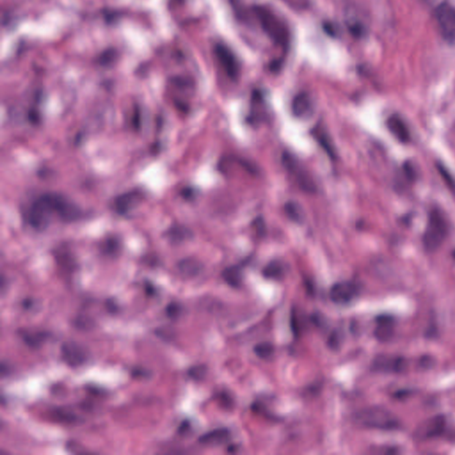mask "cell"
Returning a JSON list of instances; mask_svg holds the SVG:
<instances>
[{"mask_svg":"<svg viewBox=\"0 0 455 455\" xmlns=\"http://www.w3.org/2000/svg\"><path fill=\"white\" fill-rule=\"evenodd\" d=\"M82 211L74 203L62 194L48 192L37 197L28 210L29 224L36 230H45L49 227L54 216L65 222L77 221Z\"/></svg>","mask_w":455,"mask_h":455,"instance_id":"6da1fadb","label":"cell"},{"mask_svg":"<svg viewBox=\"0 0 455 455\" xmlns=\"http://www.w3.org/2000/svg\"><path fill=\"white\" fill-rule=\"evenodd\" d=\"M354 420L365 428L382 430H394L400 427L397 416L381 406H372L358 411L354 416Z\"/></svg>","mask_w":455,"mask_h":455,"instance_id":"7a4b0ae2","label":"cell"},{"mask_svg":"<svg viewBox=\"0 0 455 455\" xmlns=\"http://www.w3.org/2000/svg\"><path fill=\"white\" fill-rule=\"evenodd\" d=\"M448 235V222L443 212L433 209L429 212L426 230L422 237L423 246L428 252H434L440 247Z\"/></svg>","mask_w":455,"mask_h":455,"instance_id":"3957f363","label":"cell"},{"mask_svg":"<svg viewBox=\"0 0 455 455\" xmlns=\"http://www.w3.org/2000/svg\"><path fill=\"white\" fill-rule=\"evenodd\" d=\"M441 36L449 43H455V7L443 3L434 12Z\"/></svg>","mask_w":455,"mask_h":455,"instance_id":"277c9868","label":"cell"},{"mask_svg":"<svg viewBox=\"0 0 455 455\" xmlns=\"http://www.w3.org/2000/svg\"><path fill=\"white\" fill-rule=\"evenodd\" d=\"M256 11L262 27L266 31L268 35L272 37L276 43L285 45L287 43V32L280 19L268 10L258 8Z\"/></svg>","mask_w":455,"mask_h":455,"instance_id":"5b68a950","label":"cell"},{"mask_svg":"<svg viewBox=\"0 0 455 455\" xmlns=\"http://www.w3.org/2000/svg\"><path fill=\"white\" fill-rule=\"evenodd\" d=\"M446 427V417L444 415H436L420 424L415 429V437L420 441L429 440L441 436Z\"/></svg>","mask_w":455,"mask_h":455,"instance_id":"8992f818","label":"cell"},{"mask_svg":"<svg viewBox=\"0 0 455 455\" xmlns=\"http://www.w3.org/2000/svg\"><path fill=\"white\" fill-rule=\"evenodd\" d=\"M61 355L64 362L70 367L84 365L90 356L89 350L82 344L66 342L61 347Z\"/></svg>","mask_w":455,"mask_h":455,"instance_id":"52a82bcc","label":"cell"},{"mask_svg":"<svg viewBox=\"0 0 455 455\" xmlns=\"http://www.w3.org/2000/svg\"><path fill=\"white\" fill-rule=\"evenodd\" d=\"M406 360L400 356L382 355L375 357L373 368L378 372L387 374H399L406 368Z\"/></svg>","mask_w":455,"mask_h":455,"instance_id":"ba28073f","label":"cell"},{"mask_svg":"<svg viewBox=\"0 0 455 455\" xmlns=\"http://www.w3.org/2000/svg\"><path fill=\"white\" fill-rule=\"evenodd\" d=\"M358 294V287L352 282H340L330 290L331 300L340 305L351 302Z\"/></svg>","mask_w":455,"mask_h":455,"instance_id":"9c48e42d","label":"cell"},{"mask_svg":"<svg viewBox=\"0 0 455 455\" xmlns=\"http://www.w3.org/2000/svg\"><path fill=\"white\" fill-rule=\"evenodd\" d=\"M215 53L227 75L233 79L237 78L239 72V63L232 52L225 45H218L215 48Z\"/></svg>","mask_w":455,"mask_h":455,"instance_id":"30bf717a","label":"cell"},{"mask_svg":"<svg viewBox=\"0 0 455 455\" xmlns=\"http://www.w3.org/2000/svg\"><path fill=\"white\" fill-rule=\"evenodd\" d=\"M141 193L136 190L122 194L121 196L115 199V210L119 214L126 215L128 212H131L133 209H136L138 207L141 201Z\"/></svg>","mask_w":455,"mask_h":455,"instance_id":"8fae6325","label":"cell"},{"mask_svg":"<svg viewBox=\"0 0 455 455\" xmlns=\"http://www.w3.org/2000/svg\"><path fill=\"white\" fill-rule=\"evenodd\" d=\"M387 126L388 130L391 132L393 136H395L399 141H401L403 143H406L410 140L409 130L406 126V123L403 121V119L399 116L392 115L388 117Z\"/></svg>","mask_w":455,"mask_h":455,"instance_id":"7c38bea8","label":"cell"},{"mask_svg":"<svg viewBox=\"0 0 455 455\" xmlns=\"http://www.w3.org/2000/svg\"><path fill=\"white\" fill-rule=\"evenodd\" d=\"M377 325L374 330V335L380 342L389 341L394 334V320L387 315H380L377 317Z\"/></svg>","mask_w":455,"mask_h":455,"instance_id":"4fadbf2b","label":"cell"},{"mask_svg":"<svg viewBox=\"0 0 455 455\" xmlns=\"http://www.w3.org/2000/svg\"><path fill=\"white\" fill-rule=\"evenodd\" d=\"M230 433L227 428H216L199 437V443L207 446H220L230 438Z\"/></svg>","mask_w":455,"mask_h":455,"instance_id":"5bb4252c","label":"cell"},{"mask_svg":"<svg viewBox=\"0 0 455 455\" xmlns=\"http://www.w3.org/2000/svg\"><path fill=\"white\" fill-rule=\"evenodd\" d=\"M293 112L297 117H305L311 114L312 110V104H311L310 96L305 93H301L295 96L293 99Z\"/></svg>","mask_w":455,"mask_h":455,"instance_id":"9a60e30c","label":"cell"},{"mask_svg":"<svg viewBox=\"0 0 455 455\" xmlns=\"http://www.w3.org/2000/svg\"><path fill=\"white\" fill-rule=\"evenodd\" d=\"M49 333L45 331H26L22 333L23 342L28 347L38 349L49 338Z\"/></svg>","mask_w":455,"mask_h":455,"instance_id":"2e32d148","label":"cell"},{"mask_svg":"<svg viewBox=\"0 0 455 455\" xmlns=\"http://www.w3.org/2000/svg\"><path fill=\"white\" fill-rule=\"evenodd\" d=\"M202 264L199 261L191 258L184 259L178 263V270L180 274L186 278H193L199 275L202 271Z\"/></svg>","mask_w":455,"mask_h":455,"instance_id":"e0dca14e","label":"cell"},{"mask_svg":"<svg viewBox=\"0 0 455 455\" xmlns=\"http://www.w3.org/2000/svg\"><path fill=\"white\" fill-rule=\"evenodd\" d=\"M223 280L231 287H239L243 281V273L239 266H230L222 273Z\"/></svg>","mask_w":455,"mask_h":455,"instance_id":"ac0fdd59","label":"cell"},{"mask_svg":"<svg viewBox=\"0 0 455 455\" xmlns=\"http://www.w3.org/2000/svg\"><path fill=\"white\" fill-rule=\"evenodd\" d=\"M54 418L64 423H77L80 420V417L69 408H58L54 412Z\"/></svg>","mask_w":455,"mask_h":455,"instance_id":"d6986e66","label":"cell"},{"mask_svg":"<svg viewBox=\"0 0 455 455\" xmlns=\"http://www.w3.org/2000/svg\"><path fill=\"white\" fill-rule=\"evenodd\" d=\"M263 276L267 279L271 280H279L283 277L284 273V269L282 263L280 262H271L263 269Z\"/></svg>","mask_w":455,"mask_h":455,"instance_id":"ffe728a7","label":"cell"},{"mask_svg":"<svg viewBox=\"0 0 455 455\" xmlns=\"http://www.w3.org/2000/svg\"><path fill=\"white\" fill-rule=\"evenodd\" d=\"M284 212L289 219L298 223H302L304 219V212L302 211V208L295 202H287L285 204Z\"/></svg>","mask_w":455,"mask_h":455,"instance_id":"44dd1931","label":"cell"},{"mask_svg":"<svg viewBox=\"0 0 455 455\" xmlns=\"http://www.w3.org/2000/svg\"><path fill=\"white\" fill-rule=\"evenodd\" d=\"M168 237L173 242L180 243L186 239H189L191 237V233L184 227H175L169 231Z\"/></svg>","mask_w":455,"mask_h":455,"instance_id":"7402d4cb","label":"cell"},{"mask_svg":"<svg viewBox=\"0 0 455 455\" xmlns=\"http://www.w3.org/2000/svg\"><path fill=\"white\" fill-rule=\"evenodd\" d=\"M253 350H254V353L256 354L257 356L267 359V358L271 357L273 355L274 346L270 343H259L254 347Z\"/></svg>","mask_w":455,"mask_h":455,"instance_id":"603a6c76","label":"cell"},{"mask_svg":"<svg viewBox=\"0 0 455 455\" xmlns=\"http://www.w3.org/2000/svg\"><path fill=\"white\" fill-rule=\"evenodd\" d=\"M75 325L77 329L88 331L95 326V323L90 316L86 315H77V318L75 319Z\"/></svg>","mask_w":455,"mask_h":455,"instance_id":"cb8c5ba5","label":"cell"},{"mask_svg":"<svg viewBox=\"0 0 455 455\" xmlns=\"http://www.w3.org/2000/svg\"><path fill=\"white\" fill-rule=\"evenodd\" d=\"M207 373H208V369H207L206 365H194L191 368H189V371H188L189 377L193 379L195 381L203 380L205 376L207 375Z\"/></svg>","mask_w":455,"mask_h":455,"instance_id":"d4e9b609","label":"cell"},{"mask_svg":"<svg viewBox=\"0 0 455 455\" xmlns=\"http://www.w3.org/2000/svg\"><path fill=\"white\" fill-rule=\"evenodd\" d=\"M182 313V308L178 302H170L166 308V315L172 320H175L180 317Z\"/></svg>","mask_w":455,"mask_h":455,"instance_id":"484cf974","label":"cell"},{"mask_svg":"<svg viewBox=\"0 0 455 455\" xmlns=\"http://www.w3.org/2000/svg\"><path fill=\"white\" fill-rule=\"evenodd\" d=\"M315 138L319 141L320 145L324 148V150L327 152V154H329L330 157L334 158V149L332 148L331 143H330V141L328 140V138L325 136V135H324V134H322V135H315Z\"/></svg>","mask_w":455,"mask_h":455,"instance_id":"4316f807","label":"cell"},{"mask_svg":"<svg viewBox=\"0 0 455 455\" xmlns=\"http://www.w3.org/2000/svg\"><path fill=\"white\" fill-rule=\"evenodd\" d=\"M327 343L332 350H337L340 347L341 343H342V338H341V334L338 331H334L332 334H330Z\"/></svg>","mask_w":455,"mask_h":455,"instance_id":"83f0119b","label":"cell"},{"mask_svg":"<svg viewBox=\"0 0 455 455\" xmlns=\"http://www.w3.org/2000/svg\"><path fill=\"white\" fill-rule=\"evenodd\" d=\"M66 449L73 454H85L86 451L80 444L74 441H70L66 444Z\"/></svg>","mask_w":455,"mask_h":455,"instance_id":"f1b7e54d","label":"cell"},{"mask_svg":"<svg viewBox=\"0 0 455 455\" xmlns=\"http://www.w3.org/2000/svg\"><path fill=\"white\" fill-rule=\"evenodd\" d=\"M132 375L135 378H148L150 375V373H149V370L140 367V368H135V369L133 370Z\"/></svg>","mask_w":455,"mask_h":455,"instance_id":"f546056e","label":"cell"},{"mask_svg":"<svg viewBox=\"0 0 455 455\" xmlns=\"http://www.w3.org/2000/svg\"><path fill=\"white\" fill-rule=\"evenodd\" d=\"M156 334H158L159 337L167 340V338H170L172 336V330L167 329V327H164L156 331Z\"/></svg>","mask_w":455,"mask_h":455,"instance_id":"4dcf8cb0","label":"cell"},{"mask_svg":"<svg viewBox=\"0 0 455 455\" xmlns=\"http://www.w3.org/2000/svg\"><path fill=\"white\" fill-rule=\"evenodd\" d=\"M189 428H190L189 421H188V420H183V421L180 423L178 432H179V434H180V435H183L184 433L187 432V431L189 430Z\"/></svg>","mask_w":455,"mask_h":455,"instance_id":"1f68e13d","label":"cell"},{"mask_svg":"<svg viewBox=\"0 0 455 455\" xmlns=\"http://www.w3.org/2000/svg\"><path fill=\"white\" fill-rule=\"evenodd\" d=\"M106 307H107L108 311H110V312H114V313H115V312H117V304L114 302V301H111V300H109V301L107 302V303H106Z\"/></svg>","mask_w":455,"mask_h":455,"instance_id":"d6a6232c","label":"cell"},{"mask_svg":"<svg viewBox=\"0 0 455 455\" xmlns=\"http://www.w3.org/2000/svg\"><path fill=\"white\" fill-rule=\"evenodd\" d=\"M8 374V367L5 365V362H2L1 364V376L4 378L6 374Z\"/></svg>","mask_w":455,"mask_h":455,"instance_id":"836d02e7","label":"cell"},{"mask_svg":"<svg viewBox=\"0 0 455 455\" xmlns=\"http://www.w3.org/2000/svg\"><path fill=\"white\" fill-rule=\"evenodd\" d=\"M32 305H33V301H32V299H26V300L23 301V308H25V309L29 310V309L32 308Z\"/></svg>","mask_w":455,"mask_h":455,"instance_id":"e575fe53","label":"cell"},{"mask_svg":"<svg viewBox=\"0 0 455 455\" xmlns=\"http://www.w3.org/2000/svg\"><path fill=\"white\" fill-rule=\"evenodd\" d=\"M146 292L149 294V295H152L155 293V289H154L152 284H148L147 286H146Z\"/></svg>","mask_w":455,"mask_h":455,"instance_id":"d590c367","label":"cell"},{"mask_svg":"<svg viewBox=\"0 0 455 455\" xmlns=\"http://www.w3.org/2000/svg\"><path fill=\"white\" fill-rule=\"evenodd\" d=\"M454 256H455V252H454Z\"/></svg>","mask_w":455,"mask_h":455,"instance_id":"8d00e7d4","label":"cell"}]
</instances>
